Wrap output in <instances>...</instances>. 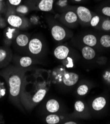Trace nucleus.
<instances>
[{"label":"nucleus","instance_id":"1","mask_svg":"<svg viewBox=\"0 0 110 124\" xmlns=\"http://www.w3.org/2000/svg\"><path fill=\"white\" fill-rule=\"evenodd\" d=\"M27 68H21L17 66H11L3 71L9 88V98L11 102L19 109L23 107L20 101L21 93L26 79L25 75Z\"/></svg>","mask_w":110,"mask_h":124},{"label":"nucleus","instance_id":"2","mask_svg":"<svg viewBox=\"0 0 110 124\" xmlns=\"http://www.w3.org/2000/svg\"><path fill=\"white\" fill-rule=\"evenodd\" d=\"M55 0H25L24 4L31 10L49 12L53 9Z\"/></svg>","mask_w":110,"mask_h":124},{"label":"nucleus","instance_id":"3","mask_svg":"<svg viewBox=\"0 0 110 124\" xmlns=\"http://www.w3.org/2000/svg\"><path fill=\"white\" fill-rule=\"evenodd\" d=\"M7 21L11 27L21 30L27 29L29 26L28 19L20 15L10 14L7 17Z\"/></svg>","mask_w":110,"mask_h":124},{"label":"nucleus","instance_id":"4","mask_svg":"<svg viewBox=\"0 0 110 124\" xmlns=\"http://www.w3.org/2000/svg\"><path fill=\"white\" fill-rule=\"evenodd\" d=\"M59 20L68 26L75 25L78 20L76 12L73 10H68L63 12L59 16Z\"/></svg>","mask_w":110,"mask_h":124},{"label":"nucleus","instance_id":"5","mask_svg":"<svg viewBox=\"0 0 110 124\" xmlns=\"http://www.w3.org/2000/svg\"><path fill=\"white\" fill-rule=\"evenodd\" d=\"M43 44L38 38L34 37L30 39L27 49L29 54L32 55H38L42 52Z\"/></svg>","mask_w":110,"mask_h":124},{"label":"nucleus","instance_id":"6","mask_svg":"<svg viewBox=\"0 0 110 124\" xmlns=\"http://www.w3.org/2000/svg\"><path fill=\"white\" fill-rule=\"evenodd\" d=\"M78 19L83 24H88L90 23L92 17L90 10L87 8L79 6L76 8V11Z\"/></svg>","mask_w":110,"mask_h":124},{"label":"nucleus","instance_id":"7","mask_svg":"<svg viewBox=\"0 0 110 124\" xmlns=\"http://www.w3.org/2000/svg\"><path fill=\"white\" fill-rule=\"evenodd\" d=\"M51 32L53 39L57 41H63L67 36L65 28L58 24H55L52 26Z\"/></svg>","mask_w":110,"mask_h":124},{"label":"nucleus","instance_id":"8","mask_svg":"<svg viewBox=\"0 0 110 124\" xmlns=\"http://www.w3.org/2000/svg\"><path fill=\"white\" fill-rule=\"evenodd\" d=\"M13 58V52L7 47H0V65L7 66Z\"/></svg>","mask_w":110,"mask_h":124},{"label":"nucleus","instance_id":"9","mask_svg":"<svg viewBox=\"0 0 110 124\" xmlns=\"http://www.w3.org/2000/svg\"><path fill=\"white\" fill-rule=\"evenodd\" d=\"M29 40V37L27 34L25 33H19L16 36L14 43L17 47L25 48L27 47Z\"/></svg>","mask_w":110,"mask_h":124},{"label":"nucleus","instance_id":"10","mask_svg":"<svg viewBox=\"0 0 110 124\" xmlns=\"http://www.w3.org/2000/svg\"><path fill=\"white\" fill-rule=\"evenodd\" d=\"M69 53V48L65 45H60L54 49V56L59 60L66 59Z\"/></svg>","mask_w":110,"mask_h":124},{"label":"nucleus","instance_id":"11","mask_svg":"<svg viewBox=\"0 0 110 124\" xmlns=\"http://www.w3.org/2000/svg\"><path fill=\"white\" fill-rule=\"evenodd\" d=\"M79 79V76L75 73L69 72L65 74L63 77V83L67 86L75 85Z\"/></svg>","mask_w":110,"mask_h":124},{"label":"nucleus","instance_id":"12","mask_svg":"<svg viewBox=\"0 0 110 124\" xmlns=\"http://www.w3.org/2000/svg\"><path fill=\"white\" fill-rule=\"evenodd\" d=\"M33 59L28 56L17 57L16 60V66L21 68H28L33 63Z\"/></svg>","mask_w":110,"mask_h":124},{"label":"nucleus","instance_id":"13","mask_svg":"<svg viewBox=\"0 0 110 124\" xmlns=\"http://www.w3.org/2000/svg\"><path fill=\"white\" fill-rule=\"evenodd\" d=\"M46 108L49 112L52 113H56L58 112L59 109V104L57 100L51 99L46 103Z\"/></svg>","mask_w":110,"mask_h":124},{"label":"nucleus","instance_id":"14","mask_svg":"<svg viewBox=\"0 0 110 124\" xmlns=\"http://www.w3.org/2000/svg\"><path fill=\"white\" fill-rule=\"evenodd\" d=\"M81 53L83 57L87 60H91L94 58L96 55L94 49L89 46H85L82 49Z\"/></svg>","mask_w":110,"mask_h":124},{"label":"nucleus","instance_id":"15","mask_svg":"<svg viewBox=\"0 0 110 124\" xmlns=\"http://www.w3.org/2000/svg\"><path fill=\"white\" fill-rule=\"evenodd\" d=\"M106 101L103 97H98L93 101L92 106L94 110L100 111L102 110L106 105Z\"/></svg>","mask_w":110,"mask_h":124},{"label":"nucleus","instance_id":"16","mask_svg":"<svg viewBox=\"0 0 110 124\" xmlns=\"http://www.w3.org/2000/svg\"><path fill=\"white\" fill-rule=\"evenodd\" d=\"M83 42L87 46H94L97 43L96 37L92 34H88L85 35L83 38Z\"/></svg>","mask_w":110,"mask_h":124},{"label":"nucleus","instance_id":"17","mask_svg":"<svg viewBox=\"0 0 110 124\" xmlns=\"http://www.w3.org/2000/svg\"><path fill=\"white\" fill-rule=\"evenodd\" d=\"M15 8V11L17 13L21 15H24L28 13L30 10L29 8L25 4L19 5Z\"/></svg>","mask_w":110,"mask_h":124},{"label":"nucleus","instance_id":"18","mask_svg":"<svg viewBox=\"0 0 110 124\" xmlns=\"http://www.w3.org/2000/svg\"><path fill=\"white\" fill-rule=\"evenodd\" d=\"M59 121L60 118L56 114H50L46 118V122L48 124H56Z\"/></svg>","mask_w":110,"mask_h":124},{"label":"nucleus","instance_id":"19","mask_svg":"<svg viewBox=\"0 0 110 124\" xmlns=\"http://www.w3.org/2000/svg\"><path fill=\"white\" fill-rule=\"evenodd\" d=\"M100 43L104 47H110V36L108 35H103L100 39Z\"/></svg>","mask_w":110,"mask_h":124},{"label":"nucleus","instance_id":"20","mask_svg":"<svg viewBox=\"0 0 110 124\" xmlns=\"http://www.w3.org/2000/svg\"><path fill=\"white\" fill-rule=\"evenodd\" d=\"M88 91V87L85 85H82L79 86L77 89V93L79 95H84L86 94Z\"/></svg>","mask_w":110,"mask_h":124},{"label":"nucleus","instance_id":"21","mask_svg":"<svg viewBox=\"0 0 110 124\" xmlns=\"http://www.w3.org/2000/svg\"><path fill=\"white\" fill-rule=\"evenodd\" d=\"M75 108L77 112H81L84 110L85 106L83 102L80 101H78L75 104Z\"/></svg>","mask_w":110,"mask_h":124},{"label":"nucleus","instance_id":"22","mask_svg":"<svg viewBox=\"0 0 110 124\" xmlns=\"http://www.w3.org/2000/svg\"><path fill=\"white\" fill-rule=\"evenodd\" d=\"M100 21V17L98 16H92L91 21L90 22V24L92 27H95L98 25Z\"/></svg>","mask_w":110,"mask_h":124},{"label":"nucleus","instance_id":"23","mask_svg":"<svg viewBox=\"0 0 110 124\" xmlns=\"http://www.w3.org/2000/svg\"><path fill=\"white\" fill-rule=\"evenodd\" d=\"M102 28L105 31L110 30V20L106 19L103 21L102 24Z\"/></svg>","mask_w":110,"mask_h":124},{"label":"nucleus","instance_id":"24","mask_svg":"<svg viewBox=\"0 0 110 124\" xmlns=\"http://www.w3.org/2000/svg\"><path fill=\"white\" fill-rule=\"evenodd\" d=\"M22 0H8V2L11 6L16 7L20 5Z\"/></svg>","mask_w":110,"mask_h":124},{"label":"nucleus","instance_id":"25","mask_svg":"<svg viewBox=\"0 0 110 124\" xmlns=\"http://www.w3.org/2000/svg\"><path fill=\"white\" fill-rule=\"evenodd\" d=\"M102 12L104 15L110 17V7H105L102 9Z\"/></svg>","mask_w":110,"mask_h":124},{"label":"nucleus","instance_id":"26","mask_svg":"<svg viewBox=\"0 0 110 124\" xmlns=\"http://www.w3.org/2000/svg\"><path fill=\"white\" fill-rule=\"evenodd\" d=\"M15 30L14 29H8V31H7V36L8 37V38L9 39H12V38H13V37L14 36L13 35V34L15 32Z\"/></svg>","mask_w":110,"mask_h":124},{"label":"nucleus","instance_id":"27","mask_svg":"<svg viewBox=\"0 0 110 124\" xmlns=\"http://www.w3.org/2000/svg\"><path fill=\"white\" fill-rule=\"evenodd\" d=\"M68 59V64L66 65V67L67 68H72L73 67V60L71 57H67Z\"/></svg>","mask_w":110,"mask_h":124},{"label":"nucleus","instance_id":"28","mask_svg":"<svg viewBox=\"0 0 110 124\" xmlns=\"http://www.w3.org/2000/svg\"><path fill=\"white\" fill-rule=\"evenodd\" d=\"M5 7L4 0H0V11L4 9Z\"/></svg>","mask_w":110,"mask_h":124},{"label":"nucleus","instance_id":"29","mask_svg":"<svg viewBox=\"0 0 110 124\" xmlns=\"http://www.w3.org/2000/svg\"><path fill=\"white\" fill-rule=\"evenodd\" d=\"M5 94V90L2 89L0 90V98H1L2 96H4Z\"/></svg>","mask_w":110,"mask_h":124},{"label":"nucleus","instance_id":"30","mask_svg":"<svg viewBox=\"0 0 110 124\" xmlns=\"http://www.w3.org/2000/svg\"><path fill=\"white\" fill-rule=\"evenodd\" d=\"M65 124H76L77 123L75 122H72V121H69V122H67L64 123Z\"/></svg>","mask_w":110,"mask_h":124},{"label":"nucleus","instance_id":"31","mask_svg":"<svg viewBox=\"0 0 110 124\" xmlns=\"http://www.w3.org/2000/svg\"><path fill=\"white\" fill-rule=\"evenodd\" d=\"M73 1L76 2H80L82 1V0H73Z\"/></svg>","mask_w":110,"mask_h":124}]
</instances>
